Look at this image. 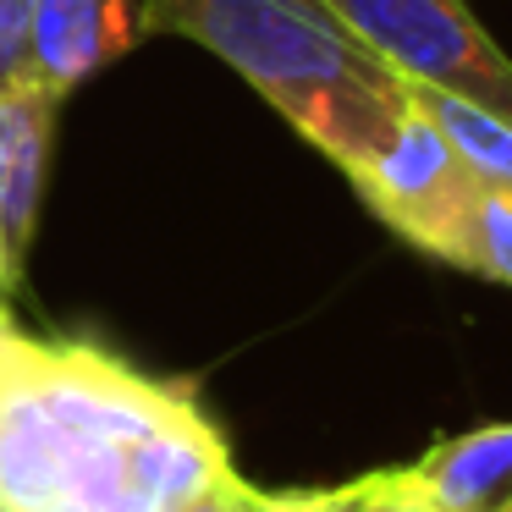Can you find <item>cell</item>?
Listing matches in <instances>:
<instances>
[{"mask_svg": "<svg viewBox=\"0 0 512 512\" xmlns=\"http://www.w3.org/2000/svg\"><path fill=\"white\" fill-rule=\"evenodd\" d=\"M232 474V446L193 380L39 336L0 364L6 512H177Z\"/></svg>", "mask_w": 512, "mask_h": 512, "instance_id": "cell-1", "label": "cell"}, {"mask_svg": "<svg viewBox=\"0 0 512 512\" xmlns=\"http://www.w3.org/2000/svg\"><path fill=\"white\" fill-rule=\"evenodd\" d=\"M149 34L221 56L336 171L397 122L408 83L325 0H149Z\"/></svg>", "mask_w": 512, "mask_h": 512, "instance_id": "cell-2", "label": "cell"}, {"mask_svg": "<svg viewBox=\"0 0 512 512\" xmlns=\"http://www.w3.org/2000/svg\"><path fill=\"white\" fill-rule=\"evenodd\" d=\"M342 177L353 182L364 210L391 237H402L424 259H435V265L463 270V237H468V210H474L479 182L468 177V166L446 144V133L424 116L413 89L402 100L397 122Z\"/></svg>", "mask_w": 512, "mask_h": 512, "instance_id": "cell-3", "label": "cell"}, {"mask_svg": "<svg viewBox=\"0 0 512 512\" xmlns=\"http://www.w3.org/2000/svg\"><path fill=\"white\" fill-rule=\"evenodd\" d=\"M402 83L474 100L512 122V56L468 0H325Z\"/></svg>", "mask_w": 512, "mask_h": 512, "instance_id": "cell-4", "label": "cell"}, {"mask_svg": "<svg viewBox=\"0 0 512 512\" xmlns=\"http://www.w3.org/2000/svg\"><path fill=\"white\" fill-rule=\"evenodd\" d=\"M61 105L67 100H56L39 83H0V303H12L28 276Z\"/></svg>", "mask_w": 512, "mask_h": 512, "instance_id": "cell-5", "label": "cell"}, {"mask_svg": "<svg viewBox=\"0 0 512 512\" xmlns=\"http://www.w3.org/2000/svg\"><path fill=\"white\" fill-rule=\"evenodd\" d=\"M149 0H39L28 39V78L72 100L89 78L149 45Z\"/></svg>", "mask_w": 512, "mask_h": 512, "instance_id": "cell-6", "label": "cell"}, {"mask_svg": "<svg viewBox=\"0 0 512 512\" xmlns=\"http://www.w3.org/2000/svg\"><path fill=\"white\" fill-rule=\"evenodd\" d=\"M446 512H507L512 507V424L446 435L413 463Z\"/></svg>", "mask_w": 512, "mask_h": 512, "instance_id": "cell-7", "label": "cell"}, {"mask_svg": "<svg viewBox=\"0 0 512 512\" xmlns=\"http://www.w3.org/2000/svg\"><path fill=\"white\" fill-rule=\"evenodd\" d=\"M413 100L446 133V144L457 149V160L468 166V177L479 188H512V122L507 116L485 111L474 100H457V94H441V89H413Z\"/></svg>", "mask_w": 512, "mask_h": 512, "instance_id": "cell-8", "label": "cell"}, {"mask_svg": "<svg viewBox=\"0 0 512 512\" xmlns=\"http://www.w3.org/2000/svg\"><path fill=\"white\" fill-rule=\"evenodd\" d=\"M463 270L479 281L512 287V188H479L468 210Z\"/></svg>", "mask_w": 512, "mask_h": 512, "instance_id": "cell-9", "label": "cell"}, {"mask_svg": "<svg viewBox=\"0 0 512 512\" xmlns=\"http://www.w3.org/2000/svg\"><path fill=\"white\" fill-rule=\"evenodd\" d=\"M358 512H446L413 468H380L358 479Z\"/></svg>", "mask_w": 512, "mask_h": 512, "instance_id": "cell-10", "label": "cell"}, {"mask_svg": "<svg viewBox=\"0 0 512 512\" xmlns=\"http://www.w3.org/2000/svg\"><path fill=\"white\" fill-rule=\"evenodd\" d=\"M34 6H39V0H0V83H34V78H28Z\"/></svg>", "mask_w": 512, "mask_h": 512, "instance_id": "cell-11", "label": "cell"}, {"mask_svg": "<svg viewBox=\"0 0 512 512\" xmlns=\"http://www.w3.org/2000/svg\"><path fill=\"white\" fill-rule=\"evenodd\" d=\"M325 501H331V490H265V485H254L248 512H325Z\"/></svg>", "mask_w": 512, "mask_h": 512, "instance_id": "cell-12", "label": "cell"}, {"mask_svg": "<svg viewBox=\"0 0 512 512\" xmlns=\"http://www.w3.org/2000/svg\"><path fill=\"white\" fill-rule=\"evenodd\" d=\"M248 496H254V485H248L243 474H232V479H221V485H210L204 496L182 501L177 512H248Z\"/></svg>", "mask_w": 512, "mask_h": 512, "instance_id": "cell-13", "label": "cell"}, {"mask_svg": "<svg viewBox=\"0 0 512 512\" xmlns=\"http://www.w3.org/2000/svg\"><path fill=\"white\" fill-rule=\"evenodd\" d=\"M17 342H23V325L12 320V303H0V364L17 353Z\"/></svg>", "mask_w": 512, "mask_h": 512, "instance_id": "cell-14", "label": "cell"}, {"mask_svg": "<svg viewBox=\"0 0 512 512\" xmlns=\"http://www.w3.org/2000/svg\"><path fill=\"white\" fill-rule=\"evenodd\" d=\"M325 512H358V479H353V485H331Z\"/></svg>", "mask_w": 512, "mask_h": 512, "instance_id": "cell-15", "label": "cell"}, {"mask_svg": "<svg viewBox=\"0 0 512 512\" xmlns=\"http://www.w3.org/2000/svg\"><path fill=\"white\" fill-rule=\"evenodd\" d=\"M0 512H6V507H0Z\"/></svg>", "mask_w": 512, "mask_h": 512, "instance_id": "cell-16", "label": "cell"}, {"mask_svg": "<svg viewBox=\"0 0 512 512\" xmlns=\"http://www.w3.org/2000/svg\"><path fill=\"white\" fill-rule=\"evenodd\" d=\"M507 512H512V507H507Z\"/></svg>", "mask_w": 512, "mask_h": 512, "instance_id": "cell-17", "label": "cell"}]
</instances>
